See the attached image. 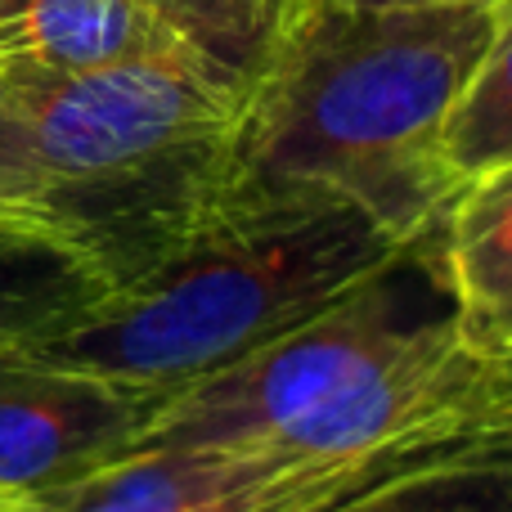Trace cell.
I'll use <instances>...</instances> for the list:
<instances>
[{
	"instance_id": "cell-1",
	"label": "cell",
	"mask_w": 512,
	"mask_h": 512,
	"mask_svg": "<svg viewBox=\"0 0 512 512\" xmlns=\"http://www.w3.org/2000/svg\"><path fill=\"white\" fill-rule=\"evenodd\" d=\"M499 5L346 9L301 0L248 86L216 198L342 194L414 239L459 194L445 117L477 72Z\"/></svg>"
},
{
	"instance_id": "cell-2",
	"label": "cell",
	"mask_w": 512,
	"mask_h": 512,
	"mask_svg": "<svg viewBox=\"0 0 512 512\" xmlns=\"http://www.w3.org/2000/svg\"><path fill=\"white\" fill-rule=\"evenodd\" d=\"M436 221L360 288L171 391L135 450L333 463L504 391L512 364L472 355L454 328Z\"/></svg>"
},
{
	"instance_id": "cell-11",
	"label": "cell",
	"mask_w": 512,
	"mask_h": 512,
	"mask_svg": "<svg viewBox=\"0 0 512 512\" xmlns=\"http://www.w3.org/2000/svg\"><path fill=\"white\" fill-rule=\"evenodd\" d=\"M185 50L248 90L279 50L301 0H140Z\"/></svg>"
},
{
	"instance_id": "cell-13",
	"label": "cell",
	"mask_w": 512,
	"mask_h": 512,
	"mask_svg": "<svg viewBox=\"0 0 512 512\" xmlns=\"http://www.w3.org/2000/svg\"><path fill=\"white\" fill-rule=\"evenodd\" d=\"M27 198H32V171H27L23 140H18L14 117H9L5 90H0V203L27 207Z\"/></svg>"
},
{
	"instance_id": "cell-6",
	"label": "cell",
	"mask_w": 512,
	"mask_h": 512,
	"mask_svg": "<svg viewBox=\"0 0 512 512\" xmlns=\"http://www.w3.org/2000/svg\"><path fill=\"white\" fill-rule=\"evenodd\" d=\"M270 512H512V382Z\"/></svg>"
},
{
	"instance_id": "cell-5",
	"label": "cell",
	"mask_w": 512,
	"mask_h": 512,
	"mask_svg": "<svg viewBox=\"0 0 512 512\" xmlns=\"http://www.w3.org/2000/svg\"><path fill=\"white\" fill-rule=\"evenodd\" d=\"M171 391L0 351V495L50 499L135 450Z\"/></svg>"
},
{
	"instance_id": "cell-12",
	"label": "cell",
	"mask_w": 512,
	"mask_h": 512,
	"mask_svg": "<svg viewBox=\"0 0 512 512\" xmlns=\"http://www.w3.org/2000/svg\"><path fill=\"white\" fill-rule=\"evenodd\" d=\"M445 162L459 185L512 162V0H499L495 36L445 117Z\"/></svg>"
},
{
	"instance_id": "cell-10",
	"label": "cell",
	"mask_w": 512,
	"mask_h": 512,
	"mask_svg": "<svg viewBox=\"0 0 512 512\" xmlns=\"http://www.w3.org/2000/svg\"><path fill=\"white\" fill-rule=\"evenodd\" d=\"M104 292L99 270L50 221L0 203V351L36 342Z\"/></svg>"
},
{
	"instance_id": "cell-4",
	"label": "cell",
	"mask_w": 512,
	"mask_h": 512,
	"mask_svg": "<svg viewBox=\"0 0 512 512\" xmlns=\"http://www.w3.org/2000/svg\"><path fill=\"white\" fill-rule=\"evenodd\" d=\"M32 207L113 283L158 261L212 203L248 90L185 45L81 72L0 63Z\"/></svg>"
},
{
	"instance_id": "cell-7",
	"label": "cell",
	"mask_w": 512,
	"mask_h": 512,
	"mask_svg": "<svg viewBox=\"0 0 512 512\" xmlns=\"http://www.w3.org/2000/svg\"><path fill=\"white\" fill-rule=\"evenodd\" d=\"M360 459L364 454L306 463L234 450H131L77 486L36 499V512H270L337 481Z\"/></svg>"
},
{
	"instance_id": "cell-9",
	"label": "cell",
	"mask_w": 512,
	"mask_h": 512,
	"mask_svg": "<svg viewBox=\"0 0 512 512\" xmlns=\"http://www.w3.org/2000/svg\"><path fill=\"white\" fill-rule=\"evenodd\" d=\"M180 45L140 0H0V63L81 72Z\"/></svg>"
},
{
	"instance_id": "cell-15",
	"label": "cell",
	"mask_w": 512,
	"mask_h": 512,
	"mask_svg": "<svg viewBox=\"0 0 512 512\" xmlns=\"http://www.w3.org/2000/svg\"><path fill=\"white\" fill-rule=\"evenodd\" d=\"M0 512H36V499H14V495H0Z\"/></svg>"
},
{
	"instance_id": "cell-3",
	"label": "cell",
	"mask_w": 512,
	"mask_h": 512,
	"mask_svg": "<svg viewBox=\"0 0 512 512\" xmlns=\"http://www.w3.org/2000/svg\"><path fill=\"white\" fill-rule=\"evenodd\" d=\"M405 243L342 194L216 198L158 261L18 351L180 391L360 288Z\"/></svg>"
},
{
	"instance_id": "cell-14",
	"label": "cell",
	"mask_w": 512,
	"mask_h": 512,
	"mask_svg": "<svg viewBox=\"0 0 512 512\" xmlns=\"http://www.w3.org/2000/svg\"><path fill=\"white\" fill-rule=\"evenodd\" d=\"M346 9H432V5H459V0H337ZM499 5V0H490Z\"/></svg>"
},
{
	"instance_id": "cell-8",
	"label": "cell",
	"mask_w": 512,
	"mask_h": 512,
	"mask_svg": "<svg viewBox=\"0 0 512 512\" xmlns=\"http://www.w3.org/2000/svg\"><path fill=\"white\" fill-rule=\"evenodd\" d=\"M436 248L463 346L512 364V162L450 198L436 221Z\"/></svg>"
}]
</instances>
